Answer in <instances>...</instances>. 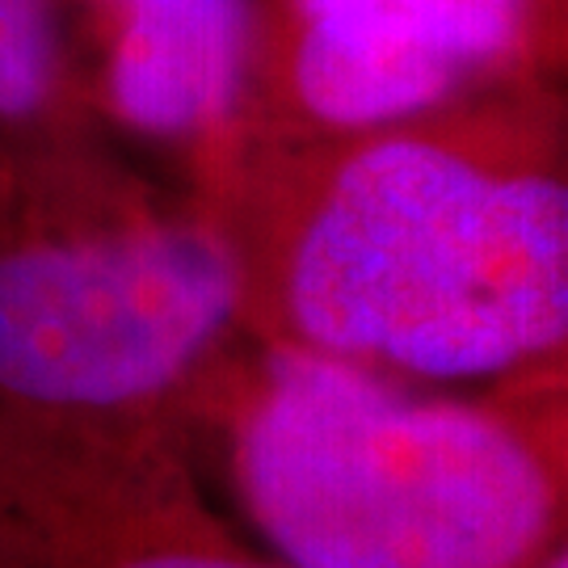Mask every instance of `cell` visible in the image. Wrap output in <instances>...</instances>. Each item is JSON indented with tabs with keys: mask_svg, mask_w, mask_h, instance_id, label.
Here are the masks:
<instances>
[{
	"mask_svg": "<svg viewBox=\"0 0 568 568\" xmlns=\"http://www.w3.org/2000/svg\"><path fill=\"white\" fill-rule=\"evenodd\" d=\"M471 102V98H467ZM467 102L349 131L244 135L203 185L265 304L345 363L464 379L568 333V164Z\"/></svg>",
	"mask_w": 568,
	"mask_h": 568,
	"instance_id": "cell-1",
	"label": "cell"
},
{
	"mask_svg": "<svg viewBox=\"0 0 568 568\" xmlns=\"http://www.w3.org/2000/svg\"><path fill=\"white\" fill-rule=\"evenodd\" d=\"M241 312L206 206L161 199L119 143L51 152L0 131V413L173 422Z\"/></svg>",
	"mask_w": 568,
	"mask_h": 568,
	"instance_id": "cell-2",
	"label": "cell"
},
{
	"mask_svg": "<svg viewBox=\"0 0 568 568\" xmlns=\"http://www.w3.org/2000/svg\"><path fill=\"white\" fill-rule=\"evenodd\" d=\"M232 467L286 568H514L551 514L506 426L286 342L244 396Z\"/></svg>",
	"mask_w": 568,
	"mask_h": 568,
	"instance_id": "cell-3",
	"label": "cell"
},
{
	"mask_svg": "<svg viewBox=\"0 0 568 568\" xmlns=\"http://www.w3.org/2000/svg\"><path fill=\"white\" fill-rule=\"evenodd\" d=\"M568 68V0H253L244 135L375 126Z\"/></svg>",
	"mask_w": 568,
	"mask_h": 568,
	"instance_id": "cell-4",
	"label": "cell"
},
{
	"mask_svg": "<svg viewBox=\"0 0 568 568\" xmlns=\"http://www.w3.org/2000/svg\"><path fill=\"white\" fill-rule=\"evenodd\" d=\"M0 568H286L206 523L173 422L0 413Z\"/></svg>",
	"mask_w": 568,
	"mask_h": 568,
	"instance_id": "cell-5",
	"label": "cell"
},
{
	"mask_svg": "<svg viewBox=\"0 0 568 568\" xmlns=\"http://www.w3.org/2000/svg\"><path fill=\"white\" fill-rule=\"evenodd\" d=\"M63 21L110 140L182 152L211 182L248 122L253 0H63Z\"/></svg>",
	"mask_w": 568,
	"mask_h": 568,
	"instance_id": "cell-6",
	"label": "cell"
},
{
	"mask_svg": "<svg viewBox=\"0 0 568 568\" xmlns=\"http://www.w3.org/2000/svg\"><path fill=\"white\" fill-rule=\"evenodd\" d=\"M0 131L30 148H114L77 72L63 0H0Z\"/></svg>",
	"mask_w": 568,
	"mask_h": 568,
	"instance_id": "cell-7",
	"label": "cell"
},
{
	"mask_svg": "<svg viewBox=\"0 0 568 568\" xmlns=\"http://www.w3.org/2000/svg\"><path fill=\"white\" fill-rule=\"evenodd\" d=\"M551 568H568V551H565V556H560V560H556Z\"/></svg>",
	"mask_w": 568,
	"mask_h": 568,
	"instance_id": "cell-8",
	"label": "cell"
}]
</instances>
